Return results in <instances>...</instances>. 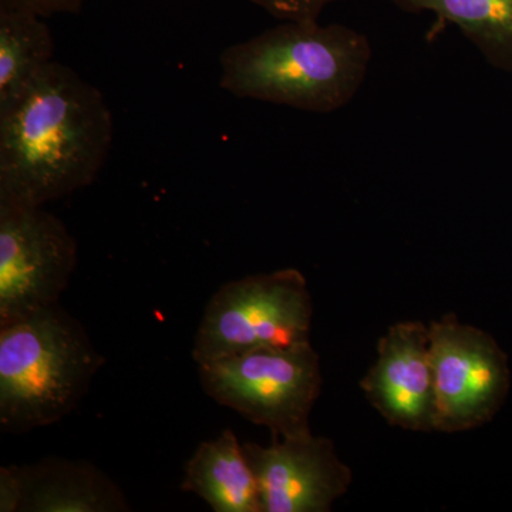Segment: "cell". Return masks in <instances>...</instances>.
I'll return each instance as SVG.
<instances>
[{"instance_id": "cell-1", "label": "cell", "mask_w": 512, "mask_h": 512, "mask_svg": "<svg viewBox=\"0 0 512 512\" xmlns=\"http://www.w3.org/2000/svg\"><path fill=\"white\" fill-rule=\"evenodd\" d=\"M113 137L103 93L55 60L0 107V200L43 207L89 187Z\"/></svg>"}, {"instance_id": "cell-2", "label": "cell", "mask_w": 512, "mask_h": 512, "mask_svg": "<svg viewBox=\"0 0 512 512\" xmlns=\"http://www.w3.org/2000/svg\"><path fill=\"white\" fill-rule=\"evenodd\" d=\"M373 49L349 26L282 22L221 53L220 86L239 97L328 114L362 89Z\"/></svg>"}, {"instance_id": "cell-3", "label": "cell", "mask_w": 512, "mask_h": 512, "mask_svg": "<svg viewBox=\"0 0 512 512\" xmlns=\"http://www.w3.org/2000/svg\"><path fill=\"white\" fill-rule=\"evenodd\" d=\"M106 363L60 303L0 328V427L28 433L76 409Z\"/></svg>"}, {"instance_id": "cell-4", "label": "cell", "mask_w": 512, "mask_h": 512, "mask_svg": "<svg viewBox=\"0 0 512 512\" xmlns=\"http://www.w3.org/2000/svg\"><path fill=\"white\" fill-rule=\"evenodd\" d=\"M313 303L306 278L295 268L249 275L212 295L195 335L198 366L256 349L311 343Z\"/></svg>"}, {"instance_id": "cell-5", "label": "cell", "mask_w": 512, "mask_h": 512, "mask_svg": "<svg viewBox=\"0 0 512 512\" xmlns=\"http://www.w3.org/2000/svg\"><path fill=\"white\" fill-rule=\"evenodd\" d=\"M202 390L221 406L271 430L272 439L312 433L309 417L322 390L311 343L256 349L198 366Z\"/></svg>"}, {"instance_id": "cell-6", "label": "cell", "mask_w": 512, "mask_h": 512, "mask_svg": "<svg viewBox=\"0 0 512 512\" xmlns=\"http://www.w3.org/2000/svg\"><path fill=\"white\" fill-rule=\"evenodd\" d=\"M434 431L461 433L490 423L507 400L511 369L497 340L448 313L429 325Z\"/></svg>"}, {"instance_id": "cell-7", "label": "cell", "mask_w": 512, "mask_h": 512, "mask_svg": "<svg viewBox=\"0 0 512 512\" xmlns=\"http://www.w3.org/2000/svg\"><path fill=\"white\" fill-rule=\"evenodd\" d=\"M77 255L76 239L56 215L0 200V328L60 303Z\"/></svg>"}, {"instance_id": "cell-8", "label": "cell", "mask_w": 512, "mask_h": 512, "mask_svg": "<svg viewBox=\"0 0 512 512\" xmlns=\"http://www.w3.org/2000/svg\"><path fill=\"white\" fill-rule=\"evenodd\" d=\"M262 512H329L348 493L352 470L328 437L312 433L272 439L271 446L244 443Z\"/></svg>"}, {"instance_id": "cell-9", "label": "cell", "mask_w": 512, "mask_h": 512, "mask_svg": "<svg viewBox=\"0 0 512 512\" xmlns=\"http://www.w3.org/2000/svg\"><path fill=\"white\" fill-rule=\"evenodd\" d=\"M360 387L390 426L434 431L429 326L417 320L390 326Z\"/></svg>"}, {"instance_id": "cell-10", "label": "cell", "mask_w": 512, "mask_h": 512, "mask_svg": "<svg viewBox=\"0 0 512 512\" xmlns=\"http://www.w3.org/2000/svg\"><path fill=\"white\" fill-rule=\"evenodd\" d=\"M19 512H126L131 507L119 485L87 461L49 457L20 466Z\"/></svg>"}, {"instance_id": "cell-11", "label": "cell", "mask_w": 512, "mask_h": 512, "mask_svg": "<svg viewBox=\"0 0 512 512\" xmlns=\"http://www.w3.org/2000/svg\"><path fill=\"white\" fill-rule=\"evenodd\" d=\"M181 490L197 495L215 512H262L244 447L229 429L197 447L185 463Z\"/></svg>"}, {"instance_id": "cell-12", "label": "cell", "mask_w": 512, "mask_h": 512, "mask_svg": "<svg viewBox=\"0 0 512 512\" xmlns=\"http://www.w3.org/2000/svg\"><path fill=\"white\" fill-rule=\"evenodd\" d=\"M407 13L431 12L477 47L485 62L512 73V0H390Z\"/></svg>"}, {"instance_id": "cell-13", "label": "cell", "mask_w": 512, "mask_h": 512, "mask_svg": "<svg viewBox=\"0 0 512 512\" xmlns=\"http://www.w3.org/2000/svg\"><path fill=\"white\" fill-rule=\"evenodd\" d=\"M55 39L43 18L0 10V107L8 106L50 63Z\"/></svg>"}, {"instance_id": "cell-14", "label": "cell", "mask_w": 512, "mask_h": 512, "mask_svg": "<svg viewBox=\"0 0 512 512\" xmlns=\"http://www.w3.org/2000/svg\"><path fill=\"white\" fill-rule=\"evenodd\" d=\"M281 22H318L323 10L342 0H249Z\"/></svg>"}, {"instance_id": "cell-15", "label": "cell", "mask_w": 512, "mask_h": 512, "mask_svg": "<svg viewBox=\"0 0 512 512\" xmlns=\"http://www.w3.org/2000/svg\"><path fill=\"white\" fill-rule=\"evenodd\" d=\"M86 0H0L2 10L35 13L40 18L55 15H77Z\"/></svg>"}, {"instance_id": "cell-16", "label": "cell", "mask_w": 512, "mask_h": 512, "mask_svg": "<svg viewBox=\"0 0 512 512\" xmlns=\"http://www.w3.org/2000/svg\"><path fill=\"white\" fill-rule=\"evenodd\" d=\"M22 495L20 466L0 468V512H19Z\"/></svg>"}]
</instances>
